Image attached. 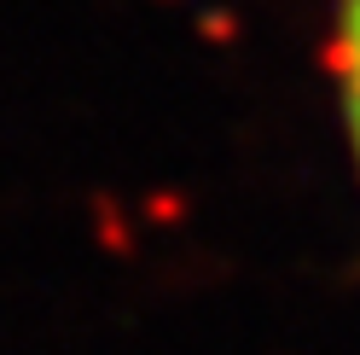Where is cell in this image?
Masks as SVG:
<instances>
[{
	"label": "cell",
	"instance_id": "6da1fadb",
	"mask_svg": "<svg viewBox=\"0 0 360 355\" xmlns=\"http://www.w3.org/2000/svg\"><path fill=\"white\" fill-rule=\"evenodd\" d=\"M331 94H337V123H343V146L360 181V0H331Z\"/></svg>",
	"mask_w": 360,
	"mask_h": 355
}]
</instances>
